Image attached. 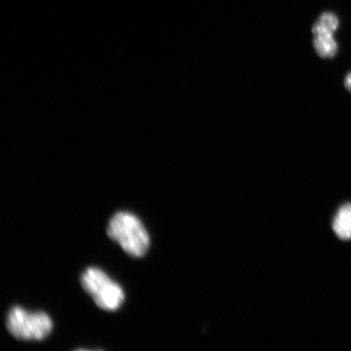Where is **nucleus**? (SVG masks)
Instances as JSON below:
<instances>
[{
    "label": "nucleus",
    "mask_w": 351,
    "mask_h": 351,
    "mask_svg": "<svg viewBox=\"0 0 351 351\" xmlns=\"http://www.w3.org/2000/svg\"><path fill=\"white\" fill-rule=\"evenodd\" d=\"M345 86L346 89L351 92V73L345 78Z\"/></svg>",
    "instance_id": "obj_6"
},
{
    "label": "nucleus",
    "mask_w": 351,
    "mask_h": 351,
    "mask_svg": "<svg viewBox=\"0 0 351 351\" xmlns=\"http://www.w3.org/2000/svg\"><path fill=\"white\" fill-rule=\"evenodd\" d=\"M109 238L119 244L130 256L143 257L150 245V238L143 223L134 214L119 212L110 219Z\"/></svg>",
    "instance_id": "obj_1"
},
{
    "label": "nucleus",
    "mask_w": 351,
    "mask_h": 351,
    "mask_svg": "<svg viewBox=\"0 0 351 351\" xmlns=\"http://www.w3.org/2000/svg\"><path fill=\"white\" fill-rule=\"evenodd\" d=\"M339 21L332 12H324L313 25L314 48L322 58H332L337 52V43L333 34L339 28Z\"/></svg>",
    "instance_id": "obj_4"
},
{
    "label": "nucleus",
    "mask_w": 351,
    "mask_h": 351,
    "mask_svg": "<svg viewBox=\"0 0 351 351\" xmlns=\"http://www.w3.org/2000/svg\"><path fill=\"white\" fill-rule=\"evenodd\" d=\"M7 328L16 339L41 341L50 335L53 327L49 315L43 311L30 313L14 306L7 317Z\"/></svg>",
    "instance_id": "obj_3"
},
{
    "label": "nucleus",
    "mask_w": 351,
    "mask_h": 351,
    "mask_svg": "<svg viewBox=\"0 0 351 351\" xmlns=\"http://www.w3.org/2000/svg\"><path fill=\"white\" fill-rule=\"evenodd\" d=\"M332 230L342 241L351 240V203L345 204L333 218Z\"/></svg>",
    "instance_id": "obj_5"
},
{
    "label": "nucleus",
    "mask_w": 351,
    "mask_h": 351,
    "mask_svg": "<svg viewBox=\"0 0 351 351\" xmlns=\"http://www.w3.org/2000/svg\"><path fill=\"white\" fill-rule=\"evenodd\" d=\"M81 283L96 305L104 311H117L125 300L120 285L99 267H88L82 275Z\"/></svg>",
    "instance_id": "obj_2"
}]
</instances>
